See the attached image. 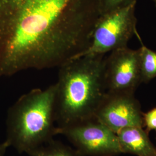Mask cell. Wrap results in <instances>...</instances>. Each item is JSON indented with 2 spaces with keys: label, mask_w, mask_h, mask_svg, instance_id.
<instances>
[{
  "label": "cell",
  "mask_w": 156,
  "mask_h": 156,
  "mask_svg": "<svg viewBox=\"0 0 156 156\" xmlns=\"http://www.w3.org/2000/svg\"><path fill=\"white\" fill-rule=\"evenodd\" d=\"M9 147V146L5 142H0V156H5L7 149Z\"/></svg>",
  "instance_id": "13"
},
{
  "label": "cell",
  "mask_w": 156,
  "mask_h": 156,
  "mask_svg": "<svg viewBox=\"0 0 156 156\" xmlns=\"http://www.w3.org/2000/svg\"><path fill=\"white\" fill-rule=\"evenodd\" d=\"M56 84L34 89L20 96L8 110L6 143L19 153L27 154L56 135Z\"/></svg>",
  "instance_id": "3"
},
{
  "label": "cell",
  "mask_w": 156,
  "mask_h": 156,
  "mask_svg": "<svg viewBox=\"0 0 156 156\" xmlns=\"http://www.w3.org/2000/svg\"><path fill=\"white\" fill-rule=\"evenodd\" d=\"M143 127L149 134L151 131H156V106L147 112L142 113Z\"/></svg>",
  "instance_id": "11"
},
{
  "label": "cell",
  "mask_w": 156,
  "mask_h": 156,
  "mask_svg": "<svg viewBox=\"0 0 156 156\" xmlns=\"http://www.w3.org/2000/svg\"><path fill=\"white\" fill-rule=\"evenodd\" d=\"M28 156H84L75 149L54 138L30 151Z\"/></svg>",
  "instance_id": "10"
},
{
  "label": "cell",
  "mask_w": 156,
  "mask_h": 156,
  "mask_svg": "<svg viewBox=\"0 0 156 156\" xmlns=\"http://www.w3.org/2000/svg\"><path fill=\"white\" fill-rule=\"evenodd\" d=\"M104 80L106 92L135 93L142 83L139 50L128 46L105 57Z\"/></svg>",
  "instance_id": "6"
},
{
  "label": "cell",
  "mask_w": 156,
  "mask_h": 156,
  "mask_svg": "<svg viewBox=\"0 0 156 156\" xmlns=\"http://www.w3.org/2000/svg\"><path fill=\"white\" fill-rule=\"evenodd\" d=\"M101 15L102 0H0V78L77 58Z\"/></svg>",
  "instance_id": "1"
},
{
  "label": "cell",
  "mask_w": 156,
  "mask_h": 156,
  "mask_svg": "<svg viewBox=\"0 0 156 156\" xmlns=\"http://www.w3.org/2000/svg\"><path fill=\"white\" fill-rule=\"evenodd\" d=\"M116 134L123 154L136 156H156V147L143 127L124 128Z\"/></svg>",
  "instance_id": "8"
},
{
  "label": "cell",
  "mask_w": 156,
  "mask_h": 156,
  "mask_svg": "<svg viewBox=\"0 0 156 156\" xmlns=\"http://www.w3.org/2000/svg\"><path fill=\"white\" fill-rule=\"evenodd\" d=\"M66 137L84 156H117L123 154L117 134L95 118L62 128L56 135Z\"/></svg>",
  "instance_id": "5"
},
{
  "label": "cell",
  "mask_w": 156,
  "mask_h": 156,
  "mask_svg": "<svg viewBox=\"0 0 156 156\" xmlns=\"http://www.w3.org/2000/svg\"><path fill=\"white\" fill-rule=\"evenodd\" d=\"M136 2L102 14L95 26L89 47L77 58L105 55L127 46L129 41L138 32L135 16Z\"/></svg>",
  "instance_id": "4"
},
{
  "label": "cell",
  "mask_w": 156,
  "mask_h": 156,
  "mask_svg": "<svg viewBox=\"0 0 156 156\" xmlns=\"http://www.w3.org/2000/svg\"><path fill=\"white\" fill-rule=\"evenodd\" d=\"M137 0H102V14L129 5Z\"/></svg>",
  "instance_id": "12"
},
{
  "label": "cell",
  "mask_w": 156,
  "mask_h": 156,
  "mask_svg": "<svg viewBox=\"0 0 156 156\" xmlns=\"http://www.w3.org/2000/svg\"><path fill=\"white\" fill-rule=\"evenodd\" d=\"M105 55H87L59 67L56 82L55 113L57 128L95 118L106 93Z\"/></svg>",
  "instance_id": "2"
},
{
  "label": "cell",
  "mask_w": 156,
  "mask_h": 156,
  "mask_svg": "<svg viewBox=\"0 0 156 156\" xmlns=\"http://www.w3.org/2000/svg\"><path fill=\"white\" fill-rule=\"evenodd\" d=\"M151 1H152L154 4H155V5L156 6V0H151Z\"/></svg>",
  "instance_id": "14"
},
{
  "label": "cell",
  "mask_w": 156,
  "mask_h": 156,
  "mask_svg": "<svg viewBox=\"0 0 156 156\" xmlns=\"http://www.w3.org/2000/svg\"><path fill=\"white\" fill-rule=\"evenodd\" d=\"M142 113L135 93L106 92L95 118L117 134L124 128L143 127Z\"/></svg>",
  "instance_id": "7"
},
{
  "label": "cell",
  "mask_w": 156,
  "mask_h": 156,
  "mask_svg": "<svg viewBox=\"0 0 156 156\" xmlns=\"http://www.w3.org/2000/svg\"><path fill=\"white\" fill-rule=\"evenodd\" d=\"M135 36L140 43L138 50L142 83H147L156 78V51L151 50L144 44L138 32Z\"/></svg>",
  "instance_id": "9"
}]
</instances>
